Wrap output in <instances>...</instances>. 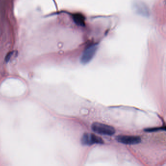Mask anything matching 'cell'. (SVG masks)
I'll use <instances>...</instances> for the list:
<instances>
[{"label": "cell", "mask_w": 166, "mask_h": 166, "mask_svg": "<svg viewBox=\"0 0 166 166\" xmlns=\"http://www.w3.org/2000/svg\"><path fill=\"white\" fill-rule=\"evenodd\" d=\"M91 129L95 133L105 136H111L116 133V130L113 127L99 122L92 124Z\"/></svg>", "instance_id": "1"}, {"label": "cell", "mask_w": 166, "mask_h": 166, "mask_svg": "<svg viewBox=\"0 0 166 166\" xmlns=\"http://www.w3.org/2000/svg\"><path fill=\"white\" fill-rule=\"evenodd\" d=\"M83 145L91 146L94 144H103L104 141L101 138L90 133H85L81 139Z\"/></svg>", "instance_id": "2"}, {"label": "cell", "mask_w": 166, "mask_h": 166, "mask_svg": "<svg viewBox=\"0 0 166 166\" xmlns=\"http://www.w3.org/2000/svg\"><path fill=\"white\" fill-rule=\"evenodd\" d=\"M97 45H92L89 46L83 51L81 57V62L82 64H86L88 63L95 56L98 50Z\"/></svg>", "instance_id": "3"}, {"label": "cell", "mask_w": 166, "mask_h": 166, "mask_svg": "<svg viewBox=\"0 0 166 166\" xmlns=\"http://www.w3.org/2000/svg\"><path fill=\"white\" fill-rule=\"evenodd\" d=\"M116 140L119 142L126 145H136L141 142V138L138 136H118Z\"/></svg>", "instance_id": "4"}, {"label": "cell", "mask_w": 166, "mask_h": 166, "mask_svg": "<svg viewBox=\"0 0 166 166\" xmlns=\"http://www.w3.org/2000/svg\"><path fill=\"white\" fill-rule=\"evenodd\" d=\"M73 20L77 25L84 26L85 24V19L84 16L79 13H77L73 15Z\"/></svg>", "instance_id": "5"}, {"label": "cell", "mask_w": 166, "mask_h": 166, "mask_svg": "<svg viewBox=\"0 0 166 166\" xmlns=\"http://www.w3.org/2000/svg\"><path fill=\"white\" fill-rule=\"evenodd\" d=\"M165 130H166L165 127H161L145 129H144V131L148 132V133H152V132H156V131H165Z\"/></svg>", "instance_id": "6"}]
</instances>
